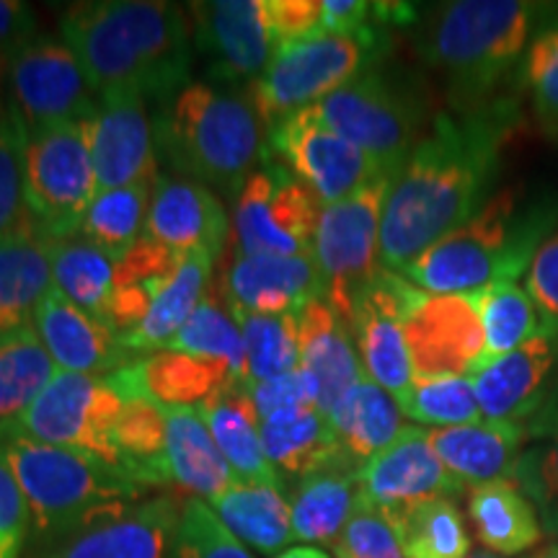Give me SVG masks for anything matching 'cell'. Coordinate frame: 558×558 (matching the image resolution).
Segmentation results:
<instances>
[{
	"instance_id": "6da1fadb",
	"label": "cell",
	"mask_w": 558,
	"mask_h": 558,
	"mask_svg": "<svg viewBox=\"0 0 558 558\" xmlns=\"http://www.w3.org/2000/svg\"><path fill=\"white\" fill-rule=\"evenodd\" d=\"M514 122L518 109L505 99L437 117L390 181L380 226L383 267L403 271L484 207Z\"/></svg>"
},
{
	"instance_id": "7a4b0ae2",
	"label": "cell",
	"mask_w": 558,
	"mask_h": 558,
	"mask_svg": "<svg viewBox=\"0 0 558 558\" xmlns=\"http://www.w3.org/2000/svg\"><path fill=\"white\" fill-rule=\"evenodd\" d=\"M62 41L88 86L109 99L171 101L190 86L192 24L163 0H90L62 13Z\"/></svg>"
},
{
	"instance_id": "3957f363",
	"label": "cell",
	"mask_w": 558,
	"mask_h": 558,
	"mask_svg": "<svg viewBox=\"0 0 558 558\" xmlns=\"http://www.w3.org/2000/svg\"><path fill=\"white\" fill-rule=\"evenodd\" d=\"M541 5L520 0H456L432 11L418 29L424 62L442 75L460 114L494 104L535 39Z\"/></svg>"
},
{
	"instance_id": "277c9868",
	"label": "cell",
	"mask_w": 558,
	"mask_h": 558,
	"mask_svg": "<svg viewBox=\"0 0 558 558\" xmlns=\"http://www.w3.org/2000/svg\"><path fill=\"white\" fill-rule=\"evenodd\" d=\"M156 148L184 179L233 194L269 158L264 122L248 96L209 83H190L163 104Z\"/></svg>"
},
{
	"instance_id": "5b68a950",
	"label": "cell",
	"mask_w": 558,
	"mask_h": 558,
	"mask_svg": "<svg viewBox=\"0 0 558 558\" xmlns=\"http://www.w3.org/2000/svg\"><path fill=\"white\" fill-rule=\"evenodd\" d=\"M0 460L19 481L29 518L45 538H73L140 505L148 486L101 460L9 432Z\"/></svg>"
},
{
	"instance_id": "8992f818",
	"label": "cell",
	"mask_w": 558,
	"mask_h": 558,
	"mask_svg": "<svg viewBox=\"0 0 558 558\" xmlns=\"http://www.w3.org/2000/svg\"><path fill=\"white\" fill-rule=\"evenodd\" d=\"M550 220L538 209H520L514 194L505 192L399 275L429 295H471L488 284L518 282Z\"/></svg>"
},
{
	"instance_id": "52a82bcc",
	"label": "cell",
	"mask_w": 558,
	"mask_h": 558,
	"mask_svg": "<svg viewBox=\"0 0 558 558\" xmlns=\"http://www.w3.org/2000/svg\"><path fill=\"white\" fill-rule=\"evenodd\" d=\"M378 58V29L357 37L311 34L277 47L267 73L248 86V99L262 122L275 128L284 117L316 107L333 90L360 78Z\"/></svg>"
},
{
	"instance_id": "ba28073f",
	"label": "cell",
	"mask_w": 558,
	"mask_h": 558,
	"mask_svg": "<svg viewBox=\"0 0 558 558\" xmlns=\"http://www.w3.org/2000/svg\"><path fill=\"white\" fill-rule=\"evenodd\" d=\"M24 192L34 228L45 239L78 233L96 192L86 122L24 135Z\"/></svg>"
},
{
	"instance_id": "9c48e42d",
	"label": "cell",
	"mask_w": 558,
	"mask_h": 558,
	"mask_svg": "<svg viewBox=\"0 0 558 558\" xmlns=\"http://www.w3.org/2000/svg\"><path fill=\"white\" fill-rule=\"evenodd\" d=\"M396 177H378L352 197L320 209L313 259L324 277V298L341 318L352 320L362 290L383 269L380 226L383 207Z\"/></svg>"
},
{
	"instance_id": "30bf717a",
	"label": "cell",
	"mask_w": 558,
	"mask_h": 558,
	"mask_svg": "<svg viewBox=\"0 0 558 558\" xmlns=\"http://www.w3.org/2000/svg\"><path fill=\"white\" fill-rule=\"evenodd\" d=\"M124 409L122 390L109 375L60 373L16 424L19 435L101 460L122 471L114 429Z\"/></svg>"
},
{
	"instance_id": "8fae6325",
	"label": "cell",
	"mask_w": 558,
	"mask_h": 558,
	"mask_svg": "<svg viewBox=\"0 0 558 558\" xmlns=\"http://www.w3.org/2000/svg\"><path fill=\"white\" fill-rule=\"evenodd\" d=\"M313 109L390 177L403 169L418 143L422 109L414 96L378 70H367Z\"/></svg>"
},
{
	"instance_id": "7c38bea8",
	"label": "cell",
	"mask_w": 558,
	"mask_h": 558,
	"mask_svg": "<svg viewBox=\"0 0 558 558\" xmlns=\"http://www.w3.org/2000/svg\"><path fill=\"white\" fill-rule=\"evenodd\" d=\"M320 199L271 156L243 181L233 199L241 256H313Z\"/></svg>"
},
{
	"instance_id": "4fadbf2b",
	"label": "cell",
	"mask_w": 558,
	"mask_h": 558,
	"mask_svg": "<svg viewBox=\"0 0 558 558\" xmlns=\"http://www.w3.org/2000/svg\"><path fill=\"white\" fill-rule=\"evenodd\" d=\"M9 114L24 135L70 122H88L99 111V96L88 86L81 62L62 39L37 37L5 68Z\"/></svg>"
},
{
	"instance_id": "5bb4252c",
	"label": "cell",
	"mask_w": 558,
	"mask_h": 558,
	"mask_svg": "<svg viewBox=\"0 0 558 558\" xmlns=\"http://www.w3.org/2000/svg\"><path fill=\"white\" fill-rule=\"evenodd\" d=\"M269 150L311 186L324 207L352 197L373 179L390 177L357 145L333 132L313 107L269 128Z\"/></svg>"
},
{
	"instance_id": "9a60e30c",
	"label": "cell",
	"mask_w": 558,
	"mask_h": 558,
	"mask_svg": "<svg viewBox=\"0 0 558 558\" xmlns=\"http://www.w3.org/2000/svg\"><path fill=\"white\" fill-rule=\"evenodd\" d=\"M422 295L424 290L411 284L407 277L383 267L362 290L349 320L365 375L386 388L399 407L414 386L403 320Z\"/></svg>"
},
{
	"instance_id": "2e32d148",
	"label": "cell",
	"mask_w": 558,
	"mask_h": 558,
	"mask_svg": "<svg viewBox=\"0 0 558 558\" xmlns=\"http://www.w3.org/2000/svg\"><path fill=\"white\" fill-rule=\"evenodd\" d=\"M186 9L194 50L205 60L209 78L251 86L267 73L279 47L267 0H209Z\"/></svg>"
},
{
	"instance_id": "e0dca14e",
	"label": "cell",
	"mask_w": 558,
	"mask_h": 558,
	"mask_svg": "<svg viewBox=\"0 0 558 558\" xmlns=\"http://www.w3.org/2000/svg\"><path fill=\"white\" fill-rule=\"evenodd\" d=\"M414 378H471L484 365L486 339L473 295L424 292L403 320Z\"/></svg>"
},
{
	"instance_id": "ac0fdd59",
	"label": "cell",
	"mask_w": 558,
	"mask_h": 558,
	"mask_svg": "<svg viewBox=\"0 0 558 558\" xmlns=\"http://www.w3.org/2000/svg\"><path fill=\"white\" fill-rule=\"evenodd\" d=\"M360 488L362 497L383 514L403 512L432 499H452L465 492L432 450L429 432L422 427H407L386 450L369 458L360 469Z\"/></svg>"
},
{
	"instance_id": "d6986e66",
	"label": "cell",
	"mask_w": 558,
	"mask_h": 558,
	"mask_svg": "<svg viewBox=\"0 0 558 558\" xmlns=\"http://www.w3.org/2000/svg\"><path fill=\"white\" fill-rule=\"evenodd\" d=\"M96 186L120 190L156 181V124L148 104L140 99H109L86 122Z\"/></svg>"
},
{
	"instance_id": "ffe728a7",
	"label": "cell",
	"mask_w": 558,
	"mask_h": 558,
	"mask_svg": "<svg viewBox=\"0 0 558 558\" xmlns=\"http://www.w3.org/2000/svg\"><path fill=\"white\" fill-rule=\"evenodd\" d=\"M230 233L226 207L199 181L156 177L150 192L143 239L156 241L177 254H209L218 259Z\"/></svg>"
},
{
	"instance_id": "44dd1931",
	"label": "cell",
	"mask_w": 558,
	"mask_h": 558,
	"mask_svg": "<svg viewBox=\"0 0 558 558\" xmlns=\"http://www.w3.org/2000/svg\"><path fill=\"white\" fill-rule=\"evenodd\" d=\"M324 277L313 256H235L226 279L230 316H298L324 298Z\"/></svg>"
},
{
	"instance_id": "7402d4cb",
	"label": "cell",
	"mask_w": 558,
	"mask_h": 558,
	"mask_svg": "<svg viewBox=\"0 0 558 558\" xmlns=\"http://www.w3.org/2000/svg\"><path fill=\"white\" fill-rule=\"evenodd\" d=\"M34 329L60 373L111 375L130 365L132 352L124 341L54 288L41 300Z\"/></svg>"
},
{
	"instance_id": "603a6c76",
	"label": "cell",
	"mask_w": 558,
	"mask_h": 558,
	"mask_svg": "<svg viewBox=\"0 0 558 558\" xmlns=\"http://www.w3.org/2000/svg\"><path fill=\"white\" fill-rule=\"evenodd\" d=\"M556 339L541 333L525 347L488 360L471 375L484 422L525 424L538 411L556 365Z\"/></svg>"
},
{
	"instance_id": "cb8c5ba5",
	"label": "cell",
	"mask_w": 558,
	"mask_h": 558,
	"mask_svg": "<svg viewBox=\"0 0 558 558\" xmlns=\"http://www.w3.org/2000/svg\"><path fill=\"white\" fill-rule=\"evenodd\" d=\"M300 367L311 375L318 388V409L326 416L337 403L365 378L352 329L329 300H313L298 313Z\"/></svg>"
},
{
	"instance_id": "d4e9b609",
	"label": "cell",
	"mask_w": 558,
	"mask_h": 558,
	"mask_svg": "<svg viewBox=\"0 0 558 558\" xmlns=\"http://www.w3.org/2000/svg\"><path fill=\"white\" fill-rule=\"evenodd\" d=\"M179 514L169 497L140 501L39 558H163L171 535H177Z\"/></svg>"
},
{
	"instance_id": "484cf974",
	"label": "cell",
	"mask_w": 558,
	"mask_h": 558,
	"mask_svg": "<svg viewBox=\"0 0 558 558\" xmlns=\"http://www.w3.org/2000/svg\"><path fill=\"white\" fill-rule=\"evenodd\" d=\"M429 442L460 484L484 486L514 476L527 432L522 424L476 422L450 429H429Z\"/></svg>"
},
{
	"instance_id": "4316f807",
	"label": "cell",
	"mask_w": 558,
	"mask_h": 558,
	"mask_svg": "<svg viewBox=\"0 0 558 558\" xmlns=\"http://www.w3.org/2000/svg\"><path fill=\"white\" fill-rule=\"evenodd\" d=\"M199 414L205 416L215 442L228 460L230 471L235 478L246 484H264L282 488V478L269 463L267 452L262 445L259 414H256L254 401H251L246 383L230 380L220 390H215L209 399L202 403Z\"/></svg>"
},
{
	"instance_id": "83f0119b",
	"label": "cell",
	"mask_w": 558,
	"mask_h": 558,
	"mask_svg": "<svg viewBox=\"0 0 558 558\" xmlns=\"http://www.w3.org/2000/svg\"><path fill=\"white\" fill-rule=\"evenodd\" d=\"M166 418V463L177 486L213 501L235 484V473L197 407H160Z\"/></svg>"
},
{
	"instance_id": "f1b7e54d",
	"label": "cell",
	"mask_w": 558,
	"mask_h": 558,
	"mask_svg": "<svg viewBox=\"0 0 558 558\" xmlns=\"http://www.w3.org/2000/svg\"><path fill=\"white\" fill-rule=\"evenodd\" d=\"M52 284L50 246L37 228L0 235V333L34 324Z\"/></svg>"
},
{
	"instance_id": "f546056e",
	"label": "cell",
	"mask_w": 558,
	"mask_h": 558,
	"mask_svg": "<svg viewBox=\"0 0 558 558\" xmlns=\"http://www.w3.org/2000/svg\"><path fill=\"white\" fill-rule=\"evenodd\" d=\"M360 463L341 460L300 478L292 507V533L308 546H333L362 497Z\"/></svg>"
},
{
	"instance_id": "4dcf8cb0",
	"label": "cell",
	"mask_w": 558,
	"mask_h": 558,
	"mask_svg": "<svg viewBox=\"0 0 558 558\" xmlns=\"http://www.w3.org/2000/svg\"><path fill=\"white\" fill-rule=\"evenodd\" d=\"M262 445L275 471L305 478L341 460H352L341 450L329 416L318 407L279 411L262 418ZM357 463V460H354Z\"/></svg>"
},
{
	"instance_id": "1f68e13d",
	"label": "cell",
	"mask_w": 558,
	"mask_h": 558,
	"mask_svg": "<svg viewBox=\"0 0 558 558\" xmlns=\"http://www.w3.org/2000/svg\"><path fill=\"white\" fill-rule=\"evenodd\" d=\"M207 505L243 546L262 550V554H277L295 541L292 507L282 488L235 481Z\"/></svg>"
},
{
	"instance_id": "d6a6232c",
	"label": "cell",
	"mask_w": 558,
	"mask_h": 558,
	"mask_svg": "<svg viewBox=\"0 0 558 558\" xmlns=\"http://www.w3.org/2000/svg\"><path fill=\"white\" fill-rule=\"evenodd\" d=\"M329 422L341 450L360 465L386 450L407 429L399 401L367 375L337 403Z\"/></svg>"
},
{
	"instance_id": "836d02e7",
	"label": "cell",
	"mask_w": 558,
	"mask_h": 558,
	"mask_svg": "<svg viewBox=\"0 0 558 558\" xmlns=\"http://www.w3.org/2000/svg\"><path fill=\"white\" fill-rule=\"evenodd\" d=\"M184 254L160 246L156 241L140 239L124 259L117 262V284L111 298L107 326L124 339L143 324L156 298L177 275Z\"/></svg>"
},
{
	"instance_id": "e575fe53",
	"label": "cell",
	"mask_w": 558,
	"mask_h": 558,
	"mask_svg": "<svg viewBox=\"0 0 558 558\" xmlns=\"http://www.w3.org/2000/svg\"><path fill=\"white\" fill-rule=\"evenodd\" d=\"M469 518L478 541L499 556H514L538 546L543 527L538 512L514 481L473 486L469 494Z\"/></svg>"
},
{
	"instance_id": "d590c367",
	"label": "cell",
	"mask_w": 558,
	"mask_h": 558,
	"mask_svg": "<svg viewBox=\"0 0 558 558\" xmlns=\"http://www.w3.org/2000/svg\"><path fill=\"white\" fill-rule=\"evenodd\" d=\"M209 277H213V256L202 254V251L184 254L177 275L156 298L143 324L122 339L124 347L132 354L169 349L186 320L192 318V313L197 311L202 298L209 292Z\"/></svg>"
},
{
	"instance_id": "8d00e7d4",
	"label": "cell",
	"mask_w": 558,
	"mask_h": 558,
	"mask_svg": "<svg viewBox=\"0 0 558 558\" xmlns=\"http://www.w3.org/2000/svg\"><path fill=\"white\" fill-rule=\"evenodd\" d=\"M47 246H50L54 290L81 311L107 324L117 284V262L78 233L65 239H47Z\"/></svg>"
},
{
	"instance_id": "74e56055",
	"label": "cell",
	"mask_w": 558,
	"mask_h": 558,
	"mask_svg": "<svg viewBox=\"0 0 558 558\" xmlns=\"http://www.w3.org/2000/svg\"><path fill=\"white\" fill-rule=\"evenodd\" d=\"M58 375L37 329L0 333V437L16 429L26 409L39 399L41 390Z\"/></svg>"
},
{
	"instance_id": "f35d334b",
	"label": "cell",
	"mask_w": 558,
	"mask_h": 558,
	"mask_svg": "<svg viewBox=\"0 0 558 558\" xmlns=\"http://www.w3.org/2000/svg\"><path fill=\"white\" fill-rule=\"evenodd\" d=\"M132 373L140 390L160 407H202L215 390L233 380L222 365L173 349L132 362Z\"/></svg>"
},
{
	"instance_id": "ab89813d",
	"label": "cell",
	"mask_w": 558,
	"mask_h": 558,
	"mask_svg": "<svg viewBox=\"0 0 558 558\" xmlns=\"http://www.w3.org/2000/svg\"><path fill=\"white\" fill-rule=\"evenodd\" d=\"M124 409L114 429L122 469L143 486L169 484L166 463V418L160 403L145 393H122Z\"/></svg>"
},
{
	"instance_id": "60d3db41",
	"label": "cell",
	"mask_w": 558,
	"mask_h": 558,
	"mask_svg": "<svg viewBox=\"0 0 558 558\" xmlns=\"http://www.w3.org/2000/svg\"><path fill=\"white\" fill-rule=\"evenodd\" d=\"M150 184H132L120 190L96 192L86 215H83L78 235L107 251L114 262L124 259L135 243L143 239L145 220L150 207Z\"/></svg>"
},
{
	"instance_id": "b9f144b4",
	"label": "cell",
	"mask_w": 558,
	"mask_h": 558,
	"mask_svg": "<svg viewBox=\"0 0 558 558\" xmlns=\"http://www.w3.org/2000/svg\"><path fill=\"white\" fill-rule=\"evenodd\" d=\"M407 558H465L471 550L463 514L452 499H432L386 514Z\"/></svg>"
},
{
	"instance_id": "7bdbcfd3",
	"label": "cell",
	"mask_w": 558,
	"mask_h": 558,
	"mask_svg": "<svg viewBox=\"0 0 558 558\" xmlns=\"http://www.w3.org/2000/svg\"><path fill=\"white\" fill-rule=\"evenodd\" d=\"M471 295L476 300L481 326H484V365L488 360L514 352V349L525 347L527 341L546 333L533 298L518 282L488 284V288L471 292Z\"/></svg>"
},
{
	"instance_id": "ee69618b",
	"label": "cell",
	"mask_w": 558,
	"mask_h": 558,
	"mask_svg": "<svg viewBox=\"0 0 558 558\" xmlns=\"http://www.w3.org/2000/svg\"><path fill=\"white\" fill-rule=\"evenodd\" d=\"M243 347H246L248 386L300 369L298 316H262V313H235Z\"/></svg>"
},
{
	"instance_id": "f6af8a7d",
	"label": "cell",
	"mask_w": 558,
	"mask_h": 558,
	"mask_svg": "<svg viewBox=\"0 0 558 558\" xmlns=\"http://www.w3.org/2000/svg\"><path fill=\"white\" fill-rule=\"evenodd\" d=\"M173 352L194 354V357L209 360L215 365H222L230 373V378L246 383V347H243V337L239 324L233 316L215 303L213 292H207L186 320L184 329L179 337L171 341Z\"/></svg>"
},
{
	"instance_id": "bcb514c9",
	"label": "cell",
	"mask_w": 558,
	"mask_h": 558,
	"mask_svg": "<svg viewBox=\"0 0 558 558\" xmlns=\"http://www.w3.org/2000/svg\"><path fill=\"white\" fill-rule=\"evenodd\" d=\"M401 411L411 422L427 424L432 429L484 422L471 378H458V375L414 378V386H411L407 401L401 403Z\"/></svg>"
},
{
	"instance_id": "7dc6e473",
	"label": "cell",
	"mask_w": 558,
	"mask_h": 558,
	"mask_svg": "<svg viewBox=\"0 0 558 558\" xmlns=\"http://www.w3.org/2000/svg\"><path fill=\"white\" fill-rule=\"evenodd\" d=\"M512 481L538 512L543 533L558 541V435L522 450Z\"/></svg>"
},
{
	"instance_id": "c3c4849f",
	"label": "cell",
	"mask_w": 558,
	"mask_h": 558,
	"mask_svg": "<svg viewBox=\"0 0 558 558\" xmlns=\"http://www.w3.org/2000/svg\"><path fill=\"white\" fill-rule=\"evenodd\" d=\"M179 558H254L222 525L205 499L192 497L181 507L177 525Z\"/></svg>"
},
{
	"instance_id": "681fc988",
	"label": "cell",
	"mask_w": 558,
	"mask_h": 558,
	"mask_svg": "<svg viewBox=\"0 0 558 558\" xmlns=\"http://www.w3.org/2000/svg\"><path fill=\"white\" fill-rule=\"evenodd\" d=\"M32 226L24 192V130L5 114L0 120V235Z\"/></svg>"
},
{
	"instance_id": "f907efd6",
	"label": "cell",
	"mask_w": 558,
	"mask_h": 558,
	"mask_svg": "<svg viewBox=\"0 0 558 558\" xmlns=\"http://www.w3.org/2000/svg\"><path fill=\"white\" fill-rule=\"evenodd\" d=\"M525 83L541 128L558 137V21L543 29L525 58Z\"/></svg>"
},
{
	"instance_id": "816d5d0a",
	"label": "cell",
	"mask_w": 558,
	"mask_h": 558,
	"mask_svg": "<svg viewBox=\"0 0 558 558\" xmlns=\"http://www.w3.org/2000/svg\"><path fill=\"white\" fill-rule=\"evenodd\" d=\"M339 558H407L386 514L360 497L352 518L331 546Z\"/></svg>"
},
{
	"instance_id": "f5cc1de1",
	"label": "cell",
	"mask_w": 558,
	"mask_h": 558,
	"mask_svg": "<svg viewBox=\"0 0 558 558\" xmlns=\"http://www.w3.org/2000/svg\"><path fill=\"white\" fill-rule=\"evenodd\" d=\"M525 290L538 308L543 331L558 341V233H550L535 251L525 275Z\"/></svg>"
},
{
	"instance_id": "db71d44e",
	"label": "cell",
	"mask_w": 558,
	"mask_h": 558,
	"mask_svg": "<svg viewBox=\"0 0 558 558\" xmlns=\"http://www.w3.org/2000/svg\"><path fill=\"white\" fill-rule=\"evenodd\" d=\"M248 393L251 401H254L256 414H259V422L279 414V411L318 407V388L303 367L295 369V373L282 375V378L254 383V386H248Z\"/></svg>"
},
{
	"instance_id": "11a10c76",
	"label": "cell",
	"mask_w": 558,
	"mask_h": 558,
	"mask_svg": "<svg viewBox=\"0 0 558 558\" xmlns=\"http://www.w3.org/2000/svg\"><path fill=\"white\" fill-rule=\"evenodd\" d=\"M29 522V505L21 494L19 481L0 460V558H19Z\"/></svg>"
},
{
	"instance_id": "9f6ffc18",
	"label": "cell",
	"mask_w": 558,
	"mask_h": 558,
	"mask_svg": "<svg viewBox=\"0 0 558 558\" xmlns=\"http://www.w3.org/2000/svg\"><path fill=\"white\" fill-rule=\"evenodd\" d=\"M267 3L277 45H288V41L320 32L324 0H267Z\"/></svg>"
},
{
	"instance_id": "6f0895ef",
	"label": "cell",
	"mask_w": 558,
	"mask_h": 558,
	"mask_svg": "<svg viewBox=\"0 0 558 558\" xmlns=\"http://www.w3.org/2000/svg\"><path fill=\"white\" fill-rule=\"evenodd\" d=\"M37 29V13L29 5L19 0H0V68H9V62L39 37Z\"/></svg>"
},
{
	"instance_id": "680465c9",
	"label": "cell",
	"mask_w": 558,
	"mask_h": 558,
	"mask_svg": "<svg viewBox=\"0 0 558 558\" xmlns=\"http://www.w3.org/2000/svg\"><path fill=\"white\" fill-rule=\"evenodd\" d=\"M373 21H383L378 3H365V0H324L320 32L357 37V34L378 29V26H373Z\"/></svg>"
},
{
	"instance_id": "91938a15",
	"label": "cell",
	"mask_w": 558,
	"mask_h": 558,
	"mask_svg": "<svg viewBox=\"0 0 558 558\" xmlns=\"http://www.w3.org/2000/svg\"><path fill=\"white\" fill-rule=\"evenodd\" d=\"M527 432V439H546V437H556L558 435V390L556 393L546 396V401L541 403L538 411L522 424Z\"/></svg>"
},
{
	"instance_id": "94428289",
	"label": "cell",
	"mask_w": 558,
	"mask_h": 558,
	"mask_svg": "<svg viewBox=\"0 0 558 558\" xmlns=\"http://www.w3.org/2000/svg\"><path fill=\"white\" fill-rule=\"evenodd\" d=\"M277 558H329V556H326L324 550L316 548V546H298V548L284 550V554L277 556Z\"/></svg>"
},
{
	"instance_id": "6125c7cd",
	"label": "cell",
	"mask_w": 558,
	"mask_h": 558,
	"mask_svg": "<svg viewBox=\"0 0 558 558\" xmlns=\"http://www.w3.org/2000/svg\"><path fill=\"white\" fill-rule=\"evenodd\" d=\"M533 558H558V543H550V546L543 548L541 554H535Z\"/></svg>"
},
{
	"instance_id": "be15d7a7",
	"label": "cell",
	"mask_w": 558,
	"mask_h": 558,
	"mask_svg": "<svg viewBox=\"0 0 558 558\" xmlns=\"http://www.w3.org/2000/svg\"><path fill=\"white\" fill-rule=\"evenodd\" d=\"M465 558H509V556H499V554H469Z\"/></svg>"
},
{
	"instance_id": "e7e4bbea",
	"label": "cell",
	"mask_w": 558,
	"mask_h": 558,
	"mask_svg": "<svg viewBox=\"0 0 558 558\" xmlns=\"http://www.w3.org/2000/svg\"><path fill=\"white\" fill-rule=\"evenodd\" d=\"M3 117H5V114H3V111H0V120H3Z\"/></svg>"
}]
</instances>
